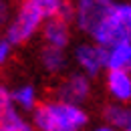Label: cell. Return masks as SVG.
<instances>
[{"instance_id": "obj_1", "label": "cell", "mask_w": 131, "mask_h": 131, "mask_svg": "<svg viewBox=\"0 0 131 131\" xmlns=\"http://www.w3.org/2000/svg\"><path fill=\"white\" fill-rule=\"evenodd\" d=\"M32 125L36 131H83L89 125V113L85 107L54 97L38 103L32 111Z\"/></svg>"}, {"instance_id": "obj_2", "label": "cell", "mask_w": 131, "mask_h": 131, "mask_svg": "<svg viewBox=\"0 0 131 131\" xmlns=\"http://www.w3.org/2000/svg\"><path fill=\"white\" fill-rule=\"evenodd\" d=\"M91 40L103 49L131 40V2L111 0L103 20L91 32Z\"/></svg>"}, {"instance_id": "obj_3", "label": "cell", "mask_w": 131, "mask_h": 131, "mask_svg": "<svg viewBox=\"0 0 131 131\" xmlns=\"http://www.w3.org/2000/svg\"><path fill=\"white\" fill-rule=\"evenodd\" d=\"M45 20H47V16L40 8V2L38 0H26L10 16V22L6 24V30H4V38L12 47L26 45L28 40L34 38L36 32H40Z\"/></svg>"}, {"instance_id": "obj_4", "label": "cell", "mask_w": 131, "mask_h": 131, "mask_svg": "<svg viewBox=\"0 0 131 131\" xmlns=\"http://www.w3.org/2000/svg\"><path fill=\"white\" fill-rule=\"evenodd\" d=\"M73 61L79 69V73L87 75L89 79L99 77L103 71L107 73V49L95 45L93 40L79 42L73 49Z\"/></svg>"}, {"instance_id": "obj_5", "label": "cell", "mask_w": 131, "mask_h": 131, "mask_svg": "<svg viewBox=\"0 0 131 131\" xmlns=\"http://www.w3.org/2000/svg\"><path fill=\"white\" fill-rule=\"evenodd\" d=\"M54 93H57V99H61L65 103L83 107V103H87L91 93H93V83H91V79L87 75H83L79 71L67 73L59 81Z\"/></svg>"}, {"instance_id": "obj_6", "label": "cell", "mask_w": 131, "mask_h": 131, "mask_svg": "<svg viewBox=\"0 0 131 131\" xmlns=\"http://www.w3.org/2000/svg\"><path fill=\"white\" fill-rule=\"evenodd\" d=\"M111 0H79L73 6V22L81 32L89 34L97 28V24L103 20Z\"/></svg>"}, {"instance_id": "obj_7", "label": "cell", "mask_w": 131, "mask_h": 131, "mask_svg": "<svg viewBox=\"0 0 131 131\" xmlns=\"http://www.w3.org/2000/svg\"><path fill=\"white\" fill-rule=\"evenodd\" d=\"M40 36H42L45 47L65 50L71 45V20H67V18L45 20V24L40 28Z\"/></svg>"}, {"instance_id": "obj_8", "label": "cell", "mask_w": 131, "mask_h": 131, "mask_svg": "<svg viewBox=\"0 0 131 131\" xmlns=\"http://www.w3.org/2000/svg\"><path fill=\"white\" fill-rule=\"evenodd\" d=\"M105 91L113 103L131 105V73L107 71L105 73Z\"/></svg>"}, {"instance_id": "obj_9", "label": "cell", "mask_w": 131, "mask_h": 131, "mask_svg": "<svg viewBox=\"0 0 131 131\" xmlns=\"http://www.w3.org/2000/svg\"><path fill=\"white\" fill-rule=\"evenodd\" d=\"M38 61H40V67L47 75H63L69 67V57H67L65 50L61 49H50V47H42L40 49V54H38Z\"/></svg>"}, {"instance_id": "obj_10", "label": "cell", "mask_w": 131, "mask_h": 131, "mask_svg": "<svg viewBox=\"0 0 131 131\" xmlns=\"http://www.w3.org/2000/svg\"><path fill=\"white\" fill-rule=\"evenodd\" d=\"M103 119L109 127H113L117 131H129L131 129V105L109 103L103 109Z\"/></svg>"}, {"instance_id": "obj_11", "label": "cell", "mask_w": 131, "mask_h": 131, "mask_svg": "<svg viewBox=\"0 0 131 131\" xmlns=\"http://www.w3.org/2000/svg\"><path fill=\"white\" fill-rule=\"evenodd\" d=\"M107 71L131 73V40L119 42L107 49Z\"/></svg>"}, {"instance_id": "obj_12", "label": "cell", "mask_w": 131, "mask_h": 131, "mask_svg": "<svg viewBox=\"0 0 131 131\" xmlns=\"http://www.w3.org/2000/svg\"><path fill=\"white\" fill-rule=\"evenodd\" d=\"M12 103L18 111H30L32 113L34 109L38 107V89L34 87L32 83H22L12 89Z\"/></svg>"}, {"instance_id": "obj_13", "label": "cell", "mask_w": 131, "mask_h": 131, "mask_svg": "<svg viewBox=\"0 0 131 131\" xmlns=\"http://www.w3.org/2000/svg\"><path fill=\"white\" fill-rule=\"evenodd\" d=\"M0 127L6 131H36L32 121L24 119V115L18 111L14 105L0 111Z\"/></svg>"}, {"instance_id": "obj_14", "label": "cell", "mask_w": 131, "mask_h": 131, "mask_svg": "<svg viewBox=\"0 0 131 131\" xmlns=\"http://www.w3.org/2000/svg\"><path fill=\"white\" fill-rule=\"evenodd\" d=\"M12 52H14V47L2 36V38H0V67H4L12 59Z\"/></svg>"}, {"instance_id": "obj_15", "label": "cell", "mask_w": 131, "mask_h": 131, "mask_svg": "<svg viewBox=\"0 0 131 131\" xmlns=\"http://www.w3.org/2000/svg\"><path fill=\"white\" fill-rule=\"evenodd\" d=\"M10 22V10L6 2H0V24H8Z\"/></svg>"}, {"instance_id": "obj_16", "label": "cell", "mask_w": 131, "mask_h": 131, "mask_svg": "<svg viewBox=\"0 0 131 131\" xmlns=\"http://www.w3.org/2000/svg\"><path fill=\"white\" fill-rule=\"evenodd\" d=\"M93 131H117L113 127H109L107 123H103V125H97V127H93Z\"/></svg>"}, {"instance_id": "obj_17", "label": "cell", "mask_w": 131, "mask_h": 131, "mask_svg": "<svg viewBox=\"0 0 131 131\" xmlns=\"http://www.w3.org/2000/svg\"><path fill=\"white\" fill-rule=\"evenodd\" d=\"M0 131H6V129H2V127H0Z\"/></svg>"}, {"instance_id": "obj_18", "label": "cell", "mask_w": 131, "mask_h": 131, "mask_svg": "<svg viewBox=\"0 0 131 131\" xmlns=\"http://www.w3.org/2000/svg\"><path fill=\"white\" fill-rule=\"evenodd\" d=\"M129 131H131V129H129Z\"/></svg>"}]
</instances>
